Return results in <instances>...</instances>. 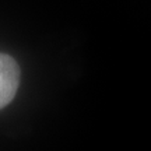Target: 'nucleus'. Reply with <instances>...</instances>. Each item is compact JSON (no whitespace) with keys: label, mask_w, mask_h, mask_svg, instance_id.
<instances>
[{"label":"nucleus","mask_w":151,"mask_h":151,"mask_svg":"<svg viewBox=\"0 0 151 151\" xmlns=\"http://www.w3.org/2000/svg\"><path fill=\"white\" fill-rule=\"evenodd\" d=\"M20 84V69L9 55L0 53V109L13 101Z\"/></svg>","instance_id":"obj_1"}]
</instances>
